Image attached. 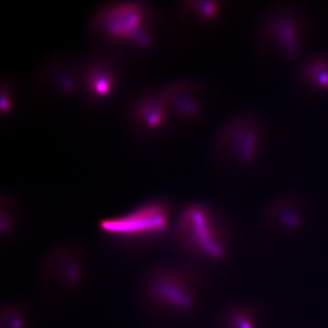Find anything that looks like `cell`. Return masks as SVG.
I'll return each mask as SVG.
<instances>
[{
  "mask_svg": "<svg viewBox=\"0 0 328 328\" xmlns=\"http://www.w3.org/2000/svg\"><path fill=\"white\" fill-rule=\"evenodd\" d=\"M171 217L170 205L152 201L122 215L104 219L99 227L106 236L117 240H151L163 237L170 229Z\"/></svg>",
  "mask_w": 328,
  "mask_h": 328,
  "instance_id": "cell-3",
  "label": "cell"
},
{
  "mask_svg": "<svg viewBox=\"0 0 328 328\" xmlns=\"http://www.w3.org/2000/svg\"><path fill=\"white\" fill-rule=\"evenodd\" d=\"M198 279L188 270L160 268L151 271L145 291L154 305L178 315L195 310L198 302Z\"/></svg>",
  "mask_w": 328,
  "mask_h": 328,
  "instance_id": "cell-2",
  "label": "cell"
},
{
  "mask_svg": "<svg viewBox=\"0 0 328 328\" xmlns=\"http://www.w3.org/2000/svg\"><path fill=\"white\" fill-rule=\"evenodd\" d=\"M304 78L318 87L328 86V59L315 57L308 61L302 70Z\"/></svg>",
  "mask_w": 328,
  "mask_h": 328,
  "instance_id": "cell-9",
  "label": "cell"
},
{
  "mask_svg": "<svg viewBox=\"0 0 328 328\" xmlns=\"http://www.w3.org/2000/svg\"><path fill=\"white\" fill-rule=\"evenodd\" d=\"M196 15L202 20H213L217 16L220 6L217 2L195 1L191 3L190 6Z\"/></svg>",
  "mask_w": 328,
  "mask_h": 328,
  "instance_id": "cell-13",
  "label": "cell"
},
{
  "mask_svg": "<svg viewBox=\"0 0 328 328\" xmlns=\"http://www.w3.org/2000/svg\"><path fill=\"white\" fill-rule=\"evenodd\" d=\"M112 78L110 73L102 70H95L91 74L89 86L91 91L98 96H104L111 91Z\"/></svg>",
  "mask_w": 328,
  "mask_h": 328,
  "instance_id": "cell-12",
  "label": "cell"
},
{
  "mask_svg": "<svg viewBox=\"0 0 328 328\" xmlns=\"http://www.w3.org/2000/svg\"><path fill=\"white\" fill-rule=\"evenodd\" d=\"M222 322L223 328H258L255 311L245 305H234L227 309Z\"/></svg>",
  "mask_w": 328,
  "mask_h": 328,
  "instance_id": "cell-8",
  "label": "cell"
},
{
  "mask_svg": "<svg viewBox=\"0 0 328 328\" xmlns=\"http://www.w3.org/2000/svg\"><path fill=\"white\" fill-rule=\"evenodd\" d=\"M145 8L136 3H121L107 8L99 17L98 25L107 35L129 39L146 47L151 37L145 27Z\"/></svg>",
  "mask_w": 328,
  "mask_h": 328,
  "instance_id": "cell-4",
  "label": "cell"
},
{
  "mask_svg": "<svg viewBox=\"0 0 328 328\" xmlns=\"http://www.w3.org/2000/svg\"><path fill=\"white\" fill-rule=\"evenodd\" d=\"M139 114L148 127H159L165 120V104L160 99L145 102L140 107Z\"/></svg>",
  "mask_w": 328,
  "mask_h": 328,
  "instance_id": "cell-10",
  "label": "cell"
},
{
  "mask_svg": "<svg viewBox=\"0 0 328 328\" xmlns=\"http://www.w3.org/2000/svg\"><path fill=\"white\" fill-rule=\"evenodd\" d=\"M179 245L186 252L210 261H221L227 255L224 233L211 208L193 204L184 208L176 227Z\"/></svg>",
  "mask_w": 328,
  "mask_h": 328,
  "instance_id": "cell-1",
  "label": "cell"
},
{
  "mask_svg": "<svg viewBox=\"0 0 328 328\" xmlns=\"http://www.w3.org/2000/svg\"><path fill=\"white\" fill-rule=\"evenodd\" d=\"M1 97L2 111L8 112L11 107V101L10 100H9V96H8L7 94L4 95V94L2 93Z\"/></svg>",
  "mask_w": 328,
  "mask_h": 328,
  "instance_id": "cell-15",
  "label": "cell"
},
{
  "mask_svg": "<svg viewBox=\"0 0 328 328\" xmlns=\"http://www.w3.org/2000/svg\"><path fill=\"white\" fill-rule=\"evenodd\" d=\"M6 328L25 327V318L23 314L15 308L6 309L3 315Z\"/></svg>",
  "mask_w": 328,
  "mask_h": 328,
  "instance_id": "cell-14",
  "label": "cell"
},
{
  "mask_svg": "<svg viewBox=\"0 0 328 328\" xmlns=\"http://www.w3.org/2000/svg\"><path fill=\"white\" fill-rule=\"evenodd\" d=\"M172 104L177 110L178 113L187 118H194L199 114L201 106L199 102L190 95L187 94H173L171 97Z\"/></svg>",
  "mask_w": 328,
  "mask_h": 328,
  "instance_id": "cell-11",
  "label": "cell"
},
{
  "mask_svg": "<svg viewBox=\"0 0 328 328\" xmlns=\"http://www.w3.org/2000/svg\"><path fill=\"white\" fill-rule=\"evenodd\" d=\"M268 37L274 41L276 47L289 57H295L300 50L299 23L287 14L273 17L266 25Z\"/></svg>",
  "mask_w": 328,
  "mask_h": 328,
  "instance_id": "cell-6",
  "label": "cell"
},
{
  "mask_svg": "<svg viewBox=\"0 0 328 328\" xmlns=\"http://www.w3.org/2000/svg\"><path fill=\"white\" fill-rule=\"evenodd\" d=\"M225 141L231 154L239 163H252L258 155L261 133L255 122L240 119L232 123L225 132Z\"/></svg>",
  "mask_w": 328,
  "mask_h": 328,
  "instance_id": "cell-5",
  "label": "cell"
},
{
  "mask_svg": "<svg viewBox=\"0 0 328 328\" xmlns=\"http://www.w3.org/2000/svg\"><path fill=\"white\" fill-rule=\"evenodd\" d=\"M51 261L50 268L63 284L73 286L81 280V262L73 252L69 250L59 251L53 255Z\"/></svg>",
  "mask_w": 328,
  "mask_h": 328,
  "instance_id": "cell-7",
  "label": "cell"
}]
</instances>
